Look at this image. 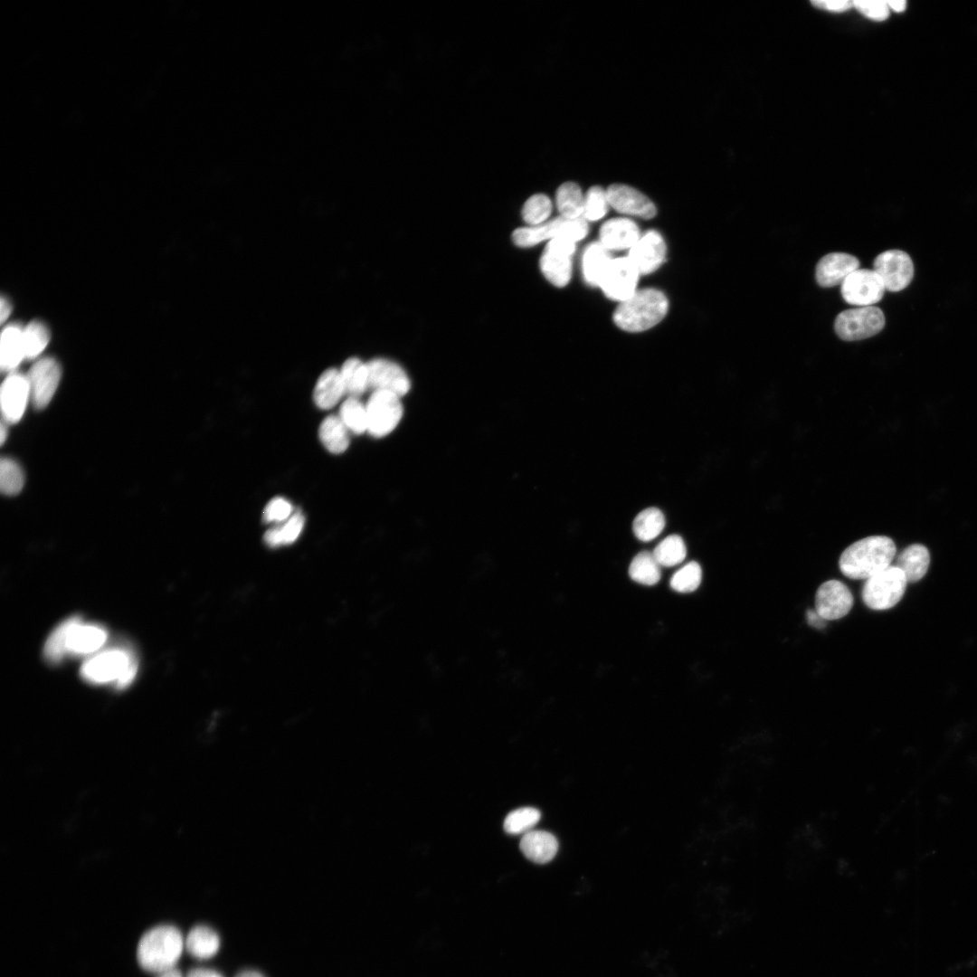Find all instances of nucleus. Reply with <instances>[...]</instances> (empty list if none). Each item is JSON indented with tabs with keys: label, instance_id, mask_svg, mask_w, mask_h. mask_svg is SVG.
Returning <instances> with one entry per match:
<instances>
[{
	"label": "nucleus",
	"instance_id": "nucleus-1",
	"mask_svg": "<svg viewBox=\"0 0 977 977\" xmlns=\"http://www.w3.org/2000/svg\"><path fill=\"white\" fill-rule=\"evenodd\" d=\"M896 554L890 537L870 536L849 545L840 555L839 567L848 578L867 580L889 567Z\"/></svg>",
	"mask_w": 977,
	"mask_h": 977
},
{
	"label": "nucleus",
	"instance_id": "nucleus-2",
	"mask_svg": "<svg viewBox=\"0 0 977 977\" xmlns=\"http://www.w3.org/2000/svg\"><path fill=\"white\" fill-rule=\"evenodd\" d=\"M184 946L182 934L175 926H155L147 931L138 942V963L143 970L159 974L174 968Z\"/></svg>",
	"mask_w": 977,
	"mask_h": 977
},
{
	"label": "nucleus",
	"instance_id": "nucleus-3",
	"mask_svg": "<svg viewBox=\"0 0 977 977\" xmlns=\"http://www.w3.org/2000/svg\"><path fill=\"white\" fill-rule=\"evenodd\" d=\"M667 297L656 289H642L620 302L613 314L614 323L628 332H641L659 322L667 314Z\"/></svg>",
	"mask_w": 977,
	"mask_h": 977
},
{
	"label": "nucleus",
	"instance_id": "nucleus-4",
	"mask_svg": "<svg viewBox=\"0 0 977 977\" xmlns=\"http://www.w3.org/2000/svg\"><path fill=\"white\" fill-rule=\"evenodd\" d=\"M137 666L130 652L111 649L86 660L81 668V676L92 684L115 682L118 689H123L134 679Z\"/></svg>",
	"mask_w": 977,
	"mask_h": 977
},
{
	"label": "nucleus",
	"instance_id": "nucleus-5",
	"mask_svg": "<svg viewBox=\"0 0 977 977\" xmlns=\"http://www.w3.org/2000/svg\"><path fill=\"white\" fill-rule=\"evenodd\" d=\"M906 584L903 572L897 566L890 565L865 581L862 600L872 610L890 609L902 599Z\"/></svg>",
	"mask_w": 977,
	"mask_h": 977
},
{
	"label": "nucleus",
	"instance_id": "nucleus-6",
	"mask_svg": "<svg viewBox=\"0 0 977 977\" xmlns=\"http://www.w3.org/2000/svg\"><path fill=\"white\" fill-rule=\"evenodd\" d=\"M587 233L588 224L584 218L568 219L559 216L539 225L518 228L513 232L512 240L519 247H531L545 240L555 238H567L576 242Z\"/></svg>",
	"mask_w": 977,
	"mask_h": 977
},
{
	"label": "nucleus",
	"instance_id": "nucleus-7",
	"mask_svg": "<svg viewBox=\"0 0 977 977\" xmlns=\"http://www.w3.org/2000/svg\"><path fill=\"white\" fill-rule=\"evenodd\" d=\"M884 326V313L875 306L843 310L834 321L836 334L847 341L871 337L879 333Z\"/></svg>",
	"mask_w": 977,
	"mask_h": 977
},
{
	"label": "nucleus",
	"instance_id": "nucleus-8",
	"mask_svg": "<svg viewBox=\"0 0 977 977\" xmlns=\"http://www.w3.org/2000/svg\"><path fill=\"white\" fill-rule=\"evenodd\" d=\"M365 407L367 432L376 438L392 432L403 417V409L400 397L387 391H374Z\"/></svg>",
	"mask_w": 977,
	"mask_h": 977
},
{
	"label": "nucleus",
	"instance_id": "nucleus-9",
	"mask_svg": "<svg viewBox=\"0 0 977 977\" xmlns=\"http://www.w3.org/2000/svg\"><path fill=\"white\" fill-rule=\"evenodd\" d=\"M574 251L575 242L567 238L550 240L545 247L539 265L543 275L553 285L562 288L570 281Z\"/></svg>",
	"mask_w": 977,
	"mask_h": 977
},
{
	"label": "nucleus",
	"instance_id": "nucleus-10",
	"mask_svg": "<svg viewBox=\"0 0 977 977\" xmlns=\"http://www.w3.org/2000/svg\"><path fill=\"white\" fill-rule=\"evenodd\" d=\"M640 272L629 257L612 259L599 287L611 299L622 302L636 292Z\"/></svg>",
	"mask_w": 977,
	"mask_h": 977
},
{
	"label": "nucleus",
	"instance_id": "nucleus-11",
	"mask_svg": "<svg viewBox=\"0 0 977 977\" xmlns=\"http://www.w3.org/2000/svg\"><path fill=\"white\" fill-rule=\"evenodd\" d=\"M886 288L874 270L858 269L840 285V293L846 302L858 307H868L883 298Z\"/></svg>",
	"mask_w": 977,
	"mask_h": 977
},
{
	"label": "nucleus",
	"instance_id": "nucleus-12",
	"mask_svg": "<svg viewBox=\"0 0 977 977\" xmlns=\"http://www.w3.org/2000/svg\"><path fill=\"white\" fill-rule=\"evenodd\" d=\"M26 375L33 405L36 409L45 408L52 399L61 380L60 364L51 356L39 358Z\"/></svg>",
	"mask_w": 977,
	"mask_h": 977
},
{
	"label": "nucleus",
	"instance_id": "nucleus-13",
	"mask_svg": "<svg viewBox=\"0 0 977 977\" xmlns=\"http://www.w3.org/2000/svg\"><path fill=\"white\" fill-rule=\"evenodd\" d=\"M873 270L882 280L886 289L900 291L906 288L914 277V264L910 256L900 250H888L878 254Z\"/></svg>",
	"mask_w": 977,
	"mask_h": 977
},
{
	"label": "nucleus",
	"instance_id": "nucleus-14",
	"mask_svg": "<svg viewBox=\"0 0 977 977\" xmlns=\"http://www.w3.org/2000/svg\"><path fill=\"white\" fill-rule=\"evenodd\" d=\"M0 400L3 421L6 423L17 422L31 401L27 375L15 371L9 373L2 384Z\"/></svg>",
	"mask_w": 977,
	"mask_h": 977
},
{
	"label": "nucleus",
	"instance_id": "nucleus-15",
	"mask_svg": "<svg viewBox=\"0 0 977 977\" xmlns=\"http://www.w3.org/2000/svg\"><path fill=\"white\" fill-rule=\"evenodd\" d=\"M853 606V596L848 586L838 580H829L818 588L815 611L826 621L847 615Z\"/></svg>",
	"mask_w": 977,
	"mask_h": 977
},
{
	"label": "nucleus",
	"instance_id": "nucleus-16",
	"mask_svg": "<svg viewBox=\"0 0 977 977\" xmlns=\"http://www.w3.org/2000/svg\"><path fill=\"white\" fill-rule=\"evenodd\" d=\"M367 366L369 387L375 391H387L399 397L409 392L410 379L398 364L385 358H375L367 363Z\"/></svg>",
	"mask_w": 977,
	"mask_h": 977
},
{
	"label": "nucleus",
	"instance_id": "nucleus-17",
	"mask_svg": "<svg viewBox=\"0 0 977 977\" xmlns=\"http://www.w3.org/2000/svg\"><path fill=\"white\" fill-rule=\"evenodd\" d=\"M610 206L617 212L650 219L656 215L655 204L637 189L623 184H612L607 189Z\"/></svg>",
	"mask_w": 977,
	"mask_h": 977
},
{
	"label": "nucleus",
	"instance_id": "nucleus-18",
	"mask_svg": "<svg viewBox=\"0 0 977 977\" xmlns=\"http://www.w3.org/2000/svg\"><path fill=\"white\" fill-rule=\"evenodd\" d=\"M666 255V244L659 232L650 230L640 237L630 249L629 258L640 274H650L662 264Z\"/></svg>",
	"mask_w": 977,
	"mask_h": 977
},
{
	"label": "nucleus",
	"instance_id": "nucleus-19",
	"mask_svg": "<svg viewBox=\"0 0 977 977\" xmlns=\"http://www.w3.org/2000/svg\"><path fill=\"white\" fill-rule=\"evenodd\" d=\"M859 269V261L846 252H830L824 255L817 263L815 278L823 288L841 285L855 270Z\"/></svg>",
	"mask_w": 977,
	"mask_h": 977
},
{
	"label": "nucleus",
	"instance_id": "nucleus-20",
	"mask_svg": "<svg viewBox=\"0 0 977 977\" xmlns=\"http://www.w3.org/2000/svg\"><path fill=\"white\" fill-rule=\"evenodd\" d=\"M107 631L95 624H83L81 617L71 626L66 641V650L74 655H86L98 650L106 641Z\"/></svg>",
	"mask_w": 977,
	"mask_h": 977
},
{
	"label": "nucleus",
	"instance_id": "nucleus-21",
	"mask_svg": "<svg viewBox=\"0 0 977 977\" xmlns=\"http://www.w3.org/2000/svg\"><path fill=\"white\" fill-rule=\"evenodd\" d=\"M600 242L609 251L631 249L640 239L637 224L629 218H613L600 229Z\"/></svg>",
	"mask_w": 977,
	"mask_h": 977
},
{
	"label": "nucleus",
	"instance_id": "nucleus-22",
	"mask_svg": "<svg viewBox=\"0 0 977 977\" xmlns=\"http://www.w3.org/2000/svg\"><path fill=\"white\" fill-rule=\"evenodd\" d=\"M520 849L531 861L545 864L551 861L558 849L556 838L545 830H530L520 840Z\"/></svg>",
	"mask_w": 977,
	"mask_h": 977
},
{
	"label": "nucleus",
	"instance_id": "nucleus-23",
	"mask_svg": "<svg viewBox=\"0 0 977 977\" xmlns=\"http://www.w3.org/2000/svg\"><path fill=\"white\" fill-rule=\"evenodd\" d=\"M0 365L6 373L14 372L25 359L23 344V327L18 324L7 325L1 334Z\"/></svg>",
	"mask_w": 977,
	"mask_h": 977
},
{
	"label": "nucleus",
	"instance_id": "nucleus-24",
	"mask_svg": "<svg viewBox=\"0 0 977 977\" xmlns=\"http://www.w3.org/2000/svg\"><path fill=\"white\" fill-rule=\"evenodd\" d=\"M346 394L340 371L337 368L325 370L318 377L313 393L316 405L323 410L335 406Z\"/></svg>",
	"mask_w": 977,
	"mask_h": 977
},
{
	"label": "nucleus",
	"instance_id": "nucleus-25",
	"mask_svg": "<svg viewBox=\"0 0 977 977\" xmlns=\"http://www.w3.org/2000/svg\"><path fill=\"white\" fill-rule=\"evenodd\" d=\"M930 564V553L921 544H913L897 556L896 566L905 574L907 583H916L926 574Z\"/></svg>",
	"mask_w": 977,
	"mask_h": 977
},
{
	"label": "nucleus",
	"instance_id": "nucleus-26",
	"mask_svg": "<svg viewBox=\"0 0 977 977\" xmlns=\"http://www.w3.org/2000/svg\"><path fill=\"white\" fill-rule=\"evenodd\" d=\"M185 946L194 958L209 959L217 953L220 948V937L207 925H195L187 934Z\"/></svg>",
	"mask_w": 977,
	"mask_h": 977
},
{
	"label": "nucleus",
	"instance_id": "nucleus-27",
	"mask_svg": "<svg viewBox=\"0 0 977 977\" xmlns=\"http://www.w3.org/2000/svg\"><path fill=\"white\" fill-rule=\"evenodd\" d=\"M612 260L610 251L600 242L589 244L582 259L584 280L591 286L599 287L601 279Z\"/></svg>",
	"mask_w": 977,
	"mask_h": 977
},
{
	"label": "nucleus",
	"instance_id": "nucleus-28",
	"mask_svg": "<svg viewBox=\"0 0 977 977\" xmlns=\"http://www.w3.org/2000/svg\"><path fill=\"white\" fill-rule=\"evenodd\" d=\"M339 371L346 394H348L350 397L357 398L369 388L367 363L362 362L357 357H349L344 362Z\"/></svg>",
	"mask_w": 977,
	"mask_h": 977
},
{
	"label": "nucleus",
	"instance_id": "nucleus-29",
	"mask_svg": "<svg viewBox=\"0 0 977 977\" xmlns=\"http://www.w3.org/2000/svg\"><path fill=\"white\" fill-rule=\"evenodd\" d=\"M555 204L560 216L578 219L583 215L584 194L574 182H565L557 188Z\"/></svg>",
	"mask_w": 977,
	"mask_h": 977
},
{
	"label": "nucleus",
	"instance_id": "nucleus-30",
	"mask_svg": "<svg viewBox=\"0 0 977 977\" xmlns=\"http://www.w3.org/2000/svg\"><path fill=\"white\" fill-rule=\"evenodd\" d=\"M319 438L325 448L335 454L344 452L349 444L347 428L335 415L327 416L319 427Z\"/></svg>",
	"mask_w": 977,
	"mask_h": 977
},
{
	"label": "nucleus",
	"instance_id": "nucleus-31",
	"mask_svg": "<svg viewBox=\"0 0 977 977\" xmlns=\"http://www.w3.org/2000/svg\"><path fill=\"white\" fill-rule=\"evenodd\" d=\"M665 524V517L660 509L648 507L636 516L632 523V530L639 540L648 542L662 532Z\"/></svg>",
	"mask_w": 977,
	"mask_h": 977
},
{
	"label": "nucleus",
	"instance_id": "nucleus-32",
	"mask_svg": "<svg viewBox=\"0 0 977 977\" xmlns=\"http://www.w3.org/2000/svg\"><path fill=\"white\" fill-rule=\"evenodd\" d=\"M305 518L297 511L281 526L272 527L264 534V542L270 547L294 543L303 530Z\"/></svg>",
	"mask_w": 977,
	"mask_h": 977
},
{
	"label": "nucleus",
	"instance_id": "nucleus-33",
	"mask_svg": "<svg viewBox=\"0 0 977 977\" xmlns=\"http://www.w3.org/2000/svg\"><path fill=\"white\" fill-rule=\"evenodd\" d=\"M629 574L633 581L640 584L654 585L661 576L660 565L652 553L642 551L631 562Z\"/></svg>",
	"mask_w": 977,
	"mask_h": 977
},
{
	"label": "nucleus",
	"instance_id": "nucleus-34",
	"mask_svg": "<svg viewBox=\"0 0 977 977\" xmlns=\"http://www.w3.org/2000/svg\"><path fill=\"white\" fill-rule=\"evenodd\" d=\"M50 341L48 327L41 321H32L23 327V344L25 359L38 357Z\"/></svg>",
	"mask_w": 977,
	"mask_h": 977
},
{
	"label": "nucleus",
	"instance_id": "nucleus-35",
	"mask_svg": "<svg viewBox=\"0 0 977 977\" xmlns=\"http://www.w3.org/2000/svg\"><path fill=\"white\" fill-rule=\"evenodd\" d=\"M652 554L660 566L671 567L683 562L687 547L681 536L669 535L657 545Z\"/></svg>",
	"mask_w": 977,
	"mask_h": 977
},
{
	"label": "nucleus",
	"instance_id": "nucleus-36",
	"mask_svg": "<svg viewBox=\"0 0 977 977\" xmlns=\"http://www.w3.org/2000/svg\"><path fill=\"white\" fill-rule=\"evenodd\" d=\"M339 418L354 433L361 434L367 431L366 407L356 397H349L342 403Z\"/></svg>",
	"mask_w": 977,
	"mask_h": 977
},
{
	"label": "nucleus",
	"instance_id": "nucleus-37",
	"mask_svg": "<svg viewBox=\"0 0 977 977\" xmlns=\"http://www.w3.org/2000/svg\"><path fill=\"white\" fill-rule=\"evenodd\" d=\"M77 616H71L60 623L48 637L44 648V658L51 663L59 662L65 653L68 631Z\"/></svg>",
	"mask_w": 977,
	"mask_h": 977
},
{
	"label": "nucleus",
	"instance_id": "nucleus-38",
	"mask_svg": "<svg viewBox=\"0 0 977 977\" xmlns=\"http://www.w3.org/2000/svg\"><path fill=\"white\" fill-rule=\"evenodd\" d=\"M540 811L532 807H523L509 812L504 820V830L509 834H525L539 821Z\"/></svg>",
	"mask_w": 977,
	"mask_h": 977
},
{
	"label": "nucleus",
	"instance_id": "nucleus-39",
	"mask_svg": "<svg viewBox=\"0 0 977 977\" xmlns=\"http://www.w3.org/2000/svg\"><path fill=\"white\" fill-rule=\"evenodd\" d=\"M24 484V474L21 466L13 459L3 458L0 463V488L7 496L18 494Z\"/></svg>",
	"mask_w": 977,
	"mask_h": 977
},
{
	"label": "nucleus",
	"instance_id": "nucleus-40",
	"mask_svg": "<svg viewBox=\"0 0 977 977\" xmlns=\"http://www.w3.org/2000/svg\"><path fill=\"white\" fill-rule=\"evenodd\" d=\"M552 210V202L548 196L536 194L526 201L522 209V216L524 221L530 226L539 225L548 221Z\"/></svg>",
	"mask_w": 977,
	"mask_h": 977
},
{
	"label": "nucleus",
	"instance_id": "nucleus-41",
	"mask_svg": "<svg viewBox=\"0 0 977 977\" xmlns=\"http://www.w3.org/2000/svg\"><path fill=\"white\" fill-rule=\"evenodd\" d=\"M702 570L698 563L692 561L678 570L670 579L671 588L678 593H691L698 588Z\"/></svg>",
	"mask_w": 977,
	"mask_h": 977
},
{
	"label": "nucleus",
	"instance_id": "nucleus-42",
	"mask_svg": "<svg viewBox=\"0 0 977 977\" xmlns=\"http://www.w3.org/2000/svg\"><path fill=\"white\" fill-rule=\"evenodd\" d=\"M609 206L606 190L602 186L593 185L584 194L583 217L586 221H598L607 213Z\"/></svg>",
	"mask_w": 977,
	"mask_h": 977
},
{
	"label": "nucleus",
	"instance_id": "nucleus-43",
	"mask_svg": "<svg viewBox=\"0 0 977 977\" xmlns=\"http://www.w3.org/2000/svg\"><path fill=\"white\" fill-rule=\"evenodd\" d=\"M291 504L283 498H272L263 510L264 522H285L292 516Z\"/></svg>",
	"mask_w": 977,
	"mask_h": 977
},
{
	"label": "nucleus",
	"instance_id": "nucleus-44",
	"mask_svg": "<svg viewBox=\"0 0 977 977\" xmlns=\"http://www.w3.org/2000/svg\"><path fill=\"white\" fill-rule=\"evenodd\" d=\"M855 7L860 14L874 21H884L888 17L889 8L887 1H853Z\"/></svg>",
	"mask_w": 977,
	"mask_h": 977
},
{
	"label": "nucleus",
	"instance_id": "nucleus-45",
	"mask_svg": "<svg viewBox=\"0 0 977 977\" xmlns=\"http://www.w3.org/2000/svg\"><path fill=\"white\" fill-rule=\"evenodd\" d=\"M811 4L816 8L832 13H844L853 7V1L849 0H815Z\"/></svg>",
	"mask_w": 977,
	"mask_h": 977
},
{
	"label": "nucleus",
	"instance_id": "nucleus-46",
	"mask_svg": "<svg viewBox=\"0 0 977 977\" xmlns=\"http://www.w3.org/2000/svg\"><path fill=\"white\" fill-rule=\"evenodd\" d=\"M806 620L809 625L816 629H822L826 626V620L823 619L816 611L809 609L806 612Z\"/></svg>",
	"mask_w": 977,
	"mask_h": 977
},
{
	"label": "nucleus",
	"instance_id": "nucleus-47",
	"mask_svg": "<svg viewBox=\"0 0 977 977\" xmlns=\"http://www.w3.org/2000/svg\"><path fill=\"white\" fill-rule=\"evenodd\" d=\"M185 977H223L220 972L207 968L191 969Z\"/></svg>",
	"mask_w": 977,
	"mask_h": 977
},
{
	"label": "nucleus",
	"instance_id": "nucleus-48",
	"mask_svg": "<svg viewBox=\"0 0 977 977\" xmlns=\"http://www.w3.org/2000/svg\"><path fill=\"white\" fill-rule=\"evenodd\" d=\"M11 311H12L11 302L6 298H5L3 296L1 298V301H0V318H1V322H5V320L11 314Z\"/></svg>",
	"mask_w": 977,
	"mask_h": 977
},
{
	"label": "nucleus",
	"instance_id": "nucleus-49",
	"mask_svg": "<svg viewBox=\"0 0 977 977\" xmlns=\"http://www.w3.org/2000/svg\"><path fill=\"white\" fill-rule=\"evenodd\" d=\"M889 9L896 13L904 12L906 6V3L904 0L887 1Z\"/></svg>",
	"mask_w": 977,
	"mask_h": 977
},
{
	"label": "nucleus",
	"instance_id": "nucleus-50",
	"mask_svg": "<svg viewBox=\"0 0 977 977\" xmlns=\"http://www.w3.org/2000/svg\"><path fill=\"white\" fill-rule=\"evenodd\" d=\"M235 977H265L262 973L255 970H244L240 972Z\"/></svg>",
	"mask_w": 977,
	"mask_h": 977
},
{
	"label": "nucleus",
	"instance_id": "nucleus-51",
	"mask_svg": "<svg viewBox=\"0 0 977 977\" xmlns=\"http://www.w3.org/2000/svg\"><path fill=\"white\" fill-rule=\"evenodd\" d=\"M157 977H184L183 974L175 968H172L168 971L159 973Z\"/></svg>",
	"mask_w": 977,
	"mask_h": 977
},
{
	"label": "nucleus",
	"instance_id": "nucleus-52",
	"mask_svg": "<svg viewBox=\"0 0 977 977\" xmlns=\"http://www.w3.org/2000/svg\"><path fill=\"white\" fill-rule=\"evenodd\" d=\"M6 425H7V423L3 421L2 424H1V432H0V440H1L2 444L5 442V439L7 438V428H6L7 426Z\"/></svg>",
	"mask_w": 977,
	"mask_h": 977
}]
</instances>
